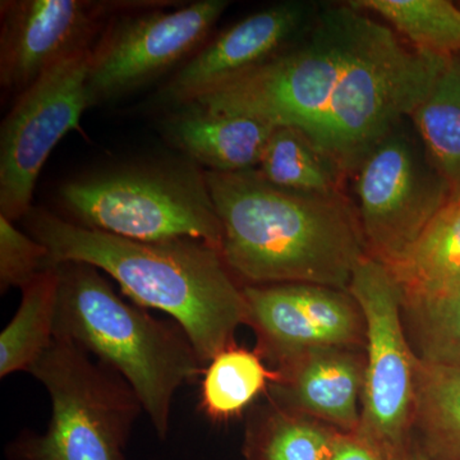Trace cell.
<instances>
[{
  "label": "cell",
  "instance_id": "1",
  "mask_svg": "<svg viewBox=\"0 0 460 460\" xmlns=\"http://www.w3.org/2000/svg\"><path fill=\"white\" fill-rule=\"evenodd\" d=\"M447 59L417 50L349 2L321 5L277 57L192 102L299 129L349 181L420 107Z\"/></svg>",
  "mask_w": 460,
  "mask_h": 460
},
{
  "label": "cell",
  "instance_id": "2",
  "mask_svg": "<svg viewBox=\"0 0 460 460\" xmlns=\"http://www.w3.org/2000/svg\"><path fill=\"white\" fill-rule=\"evenodd\" d=\"M224 261L242 286L302 283L348 290L366 252L347 193L281 189L259 172H206Z\"/></svg>",
  "mask_w": 460,
  "mask_h": 460
},
{
  "label": "cell",
  "instance_id": "3",
  "mask_svg": "<svg viewBox=\"0 0 460 460\" xmlns=\"http://www.w3.org/2000/svg\"><path fill=\"white\" fill-rule=\"evenodd\" d=\"M26 229L49 250L53 265L89 263L119 284L144 308L162 311L190 339L208 365L247 323L243 286L222 253L192 238L144 242L84 228L32 206Z\"/></svg>",
  "mask_w": 460,
  "mask_h": 460
},
{
  "label": "cell",
  "instance_id": "4",
  "mask_svg": "<svg viewBox=\"0 0 460 460\" xmlns=\"http://www.w3.org/2000/svg\"><path fill=\"white\" fill-rule=\"evenodd\" d=\"M56 335L71 339L128 384L157 438H168L172 399L202 376L205 365L178 325L124 301L99 269L57 263Z\"/></svg>",
  "mask_w": 460,
  "mask_h": 460
},
{
  "label": "cell",
  "instance_id": "5",
  "mask_svg": "<svg viewBox=\"0 0 460 460\" xmlns=\"http://www.w3.org/2000/svg\"><path fill=\"white\" fill-rule=\"evenodd\" d=\"M69 222L135 241L192 238L222 248V224L205 169L190 160L137 163L66 181L58 190Z\"/></svg>",
  "mask_w": 460,
  "mask_h": 460
},
{
  "label": "cell",
  "instance_id": "6",
  "mask_svg": "<svg viewBox=\"0 0 460 460\" xmlns=\"http://www.w3.org/2000/svg\"><path fill=\"white\" fill-rule=\"evenodd\" d=\"M49 393L51 417L42 434L8 445V460H126L142 410L128 384L71 339L54 335L30 367Z\"/></svg>",
  "mask_w": 460,
  "mask_h": 460
},
{
  "label": "cell",
  "instance_id": "7",
  "mask_svg": "<svg viewBox=\"0 0 460 460\" xmlns=\"http://www.w3.org/2000/svg\"><path fill=\"white\" fill-rule=\"evenodd\" d=\"M367 256L392 265L453 199L411 118L365 156L352 178Z\"/></svg>",
  "mask_w": 460,
  "mask_h": 460
},
{
  "label": "cell",
  "instance_id": "8",
  "mask_svg": "<svg viewBox=\"0 0 460 460\" xmlns=\"http://www.w3.org/2000/svg\"><path fill=\"white\" fill-rule=\"evenodd\" d=\"M228 0H148L105 27L91 50L90 108L107 104L181 68L210 40Z\"/></svg>",
  "mask_w": 460,
  "mask_h": 460
},
{
  "label": "cell",
  "instance_id": "9",
  "mask_svg": "<svg viewBox=\"0 0 460 460\" xmlns=\"http://www.w3.org/2000/svg\"><path fill=\"white\" fill-rule=\"evenodd\" d=\"M348 292L366 323L365 383L358 434L404 459L411 447L416 354L405 334L402 299L384 263L365 256Z\"/></svg>",
  "mask_w": 460,
  "mask_h": 460
},
{
  "label": "cell",
  "instance_id": "10",
  "mask_svg": "<svg viewBox=\"0 0 460 460\" xmlns=\"http://www.w3.org/2000/svg\"><path fill=\"white\" fill-rule=\"evenodd\" d=\"M90 49L66 58L18 95L0 127V215L12 223L32 208L42 166L90 108Z\"/></svg>",
  "mask_w": 460,
  "mask_h": 460
},
{
  "label": "cell",
  "instance_id": "11",
  "mask_svg": "<svg viewBox=\"0 0 460 460\" xmlns=\"http://www.w3.org/2000/svg\"><path fill=\"white\" fill-rule=\"evenodd\" d=\"M148 0H3L0 86L17 98L66 58L96 44L111 18Z\"/></svg>",
  "mask_w": 460,
  "mask_h": 460
},
{
  "label": "cell",
  "instance_id": "12",
  "mask_svg": "<svg viewBox=\"0 0 460 460\" xmlns=\"http://www.w3.org/2000/svg\"><path fill=\"white\" fill-rule=\"evenodd\" d=\"M243 293L257 352L274 368L314 348L365 349V319L348 290L287 283L243 286Z\"/></svg>",
  "mask_w": 460,
  "mask_h": 460
},
{
  "label": "cell",
  "instance_id": "13",
  "mask_svg": "<svg viewBox=\"0 0 460 460\" xmlns=\"http://www.w3.org/2000/svg\"><path fill=\"white\" fill-rule=\"evenodd\" d=\"M319 3L288 0L250 14L206 42L151 96L168 111L196 102L277 57L307 29Z\"/></svg>",
  "mask_w": 460,
  "mask_h": 460
},
{
  "label": "cell",
  "instance_id": "14",
  "mask_svg": "<svg viewBox=\"0 0 460 460\" xmlns=\"http://www.w3.org/2000/svg\"><path fill=\"white\" fill-rule=\"evenodd\" d=\"M279 378L269 387L271 404L343 432L361 425L365 349L321 347L274 368Z\"/></svg>",
  "mask_w": 460,
  "mask_h": 460
},
{
  "label": "cell",
  "instance_id": "15",
  "mask_svg": "<svg viewBox=\"0 0 460 460\" xmlns=\"http://www.w3.org/2000/svg\"><path fill=\"white\" fill-rule=\"evenodd\" d=\"M160 132L172 147L206 172L256 169L275 124L248 117L215 113L198 102L165 111Z\"/></svg>",
  "mask_w": 460,
  "mask_h": 460
},
{
  "label": "cell",
  "instance_id": "16",
  "mask_svg": "<svg viewBox=\"0 0 460 460\" xmlns=\"http://www.w3.org/2000/svg\"><path fill=\"white\" fill-rule=\"evenodd\" d=\"M402 308L438 301L460 286V199H452L401 259L386 266Z\"/></svg>",
  "mask_w": 460,
  "mask_h": 460
},
{
  "label": "cell",
  "instance_id": "17",
  "mask_svg": "<svg viewBox=\"0 0 460 460\" xmlns=\"http://www.w3.org/2000/svg\"><path fill=\"white\" fill-rule=\"evenodd\" d=\"M411 447L428 460H460V368L416 357Z\"/></svg>",
  "mask_w": 460,
  "mask_h": 460
},
{
  "label": "cell",
  "instance_id": "18",
  "mask_svg": "<svg viewBox=\"0 0 460 460\" xmlns=\"http://www.w3.org/2000/svg\"><path fill=\"white\" fill-rule=\"evenodd\" d=\"M279 378L259 352L233 343L208 365L201 376L199 410L213 422L237 419Z\"/></svg>",
  "mask_w": 460,
  "mask_h": 460
},
{
  "label": "cell",
  "instance_id": "19",
  "mask_svg": "<svg viewBox=\"0 0 460 460\" xmlns=\"http://www.w3.org/2000/svg\"><path fill=\"white\" fill-rule=\"evenodd\" d=\"M59 271L57 265L22 288L20 307L0 334V377L27 371L56 335Z\"/></svg>",
  "mask_w": 460,
  "mask_h": 460
},
{
  "label": "cell",
  "instance_id": "20",
  "mask_svg": "<svg viewBox=\"0 0 460 460\" xmlns=\"http://www.w3.org/2000/svg\"><path fill=\"white\" fill-rule=\"evenodd\" d=\"M410 118L453 199H460V54L447 58L429 95Z\"/></svg>",
  "mask_w": 460,
  "mask_h": 460
},
{
  "label": "cell",
  "instance_id": "21",
  "mask_svg": "<svg viewBox=\"0 0 460 460\" xmlns=\"http://www.w3.org/2000/svg\"><path fill=\"white\" fill-rule=\"evenodd\" d=\"M337 432L270 402L248 422L244 460H330Z\"/></svg>",
  "mask_w": 460,
  "mask_h": 460
},
{
  "label": "cell",
  "instance_id": "22",
  "mask_svg": "<svg viewBox=\"0 0 460 460\" xmlns=\"http://www.w3.org/2000/svg\"><path fill=\"white\" fill-rule=\"evenodd\" d=\"M257 169L275 186L299 192H345L348 181L304 132L289 126L275 127Z\"/></svg>",
  "mask_w": 460,
  "mask_h": 460
},
{
  "label": "cell",
  "instance_id": "23",
  "mask_svg": "<svg viewBox=\"0 0 460 460\" xmlns=\"http://www.w3.org/2000/svg\"><path fill=\"white\" fill-rule=\"evenodd\" d=\"M385 22L417 50L449 58L460 54V9L449 0H350Z\"/></svg>",
  "mask_w": 460,
  "mask_h": 460
},
{
  "label": "cell",
  "instance_id": "24",
  "mask_svg": "<svg viewBox=\"0 0 460 460\" xmlns=\"http://www.w3.org/2000/svg\"><path fill=\"white\" fill-rule=\"evenodd\" d=\"M402 310L417 358L460 368V286L438 301Z\"/></svg>",
  "mask_w": 460,
  "mask_h": 460
},
{
  "label": "cell",
  "instance_id": "25",
  "mask_svg": "<svg viewBox=\"0 0 460 460\" xmlns=\"http://www.w3.org/2000/svg\"><path fill=\"white\" fill-rule=\"evenodd\" d=\"M50 266L49 250L0 215V292L22 289Z\"/></svg>",
  "mask_w": 460,
  "mask_h": 460
},
{
  "label": "cell",
  "instance_id": "26",
  "mask_svg": "<svg viewBox=\"0 0 460 460\" xmlns=\"http://www.w3.org/2000/svg\"><path fill=\"white\" fill-rule=\"evenodd\" d=\"M413 450V449H411ZM405 459V458H404ZM396 459L383 447L358 432L339 431L332 444L330 460H404Z\"/></svg>",
  "mask_w": 460,
  "mask_h": 460
},
{
  "label": "cell",
  "instance_id": "27",
  "mask_svg": "<svg viewBox=\"0 0 460 460\" xmlns=\"http://www.w3.org/2000/svg\"><path fill=\"white\" fill-rule=\"evenodd\" d=\"M404 460H428L425 458V456H422V454H420L417 452L416 449L411 450L410 454H408L407 456H405Z\"/></svg>",
  "mask_w": 460,
  "mask_h": 460
}]
</instances>
